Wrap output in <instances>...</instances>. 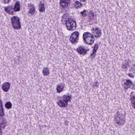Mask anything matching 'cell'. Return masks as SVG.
I'll use <instances>...</instances> for the list:
<instances>
[{
	"label": "cell",
	"instance_id": "9",
	"mask_svg": "<svg viewBox=\"0 0 135 135\" xmlns=\"http://www.w3.org/2000/svg\"><path fill=\"white\" fill-rule=\"evenodd\" d=\"M10 84L9 82H6L2 86V89L4 92H7L8 91L10 88Z\"/></svg>",
	"mask_w": 135,
	"mask_h": 135
},
{
	"label": "cell",
	"instance_id": "2",
	"mask_svg": "<svg viewBox=\"0 0 135 135\" xmlns=\"http://www.w3.org/2000/svg\"><path fill=\"white\" fill-rule=\"evenodd\" d=\"M12 26L14 29L19 30L21 28V23L20 19L17 16H14L11 19Z\"/></svg>",
	"mask_w": 135,
	"mask_h": 135
},
{
	"label": "cell",
	"instance_id": "7",
	"mask_svg": "<svg viewBox=\"0 0 135 135\" xmlns=\"http://www.w3.org/2000/svg\"><path fill=\"white\" fill-rule=\"evenodd\" d=\"M92 32L96 38H98L101 36V31L100 29L94 28L92 30Z\"/></svg>",
	"mask_w": 135,
	"mask_h": 135
},
{
	"label": "cell",
	"instance_id": "20",
	"mask_svg": "<svg viewBox=\"0 0 135 135\" xmlns=\"http://www.w3.org/2000/svg\"><path fill=\"white\" fill-rule=\"evenodd\" d=\"M98 48V45L97 44H96L95 46L94 47V48H93V52L92 53V56L93 57L96 54V51H97V49Z\"/></svg>",
	"mask_w": 135,
	"mask_h": 135
},
{
	"label": "cell",
	"instance_id": "18",
	"mask_svg": "<svg viewBox=\"0 0 135 135\" xmlns=\"http://www.w3.org/2000/svg\"><path fill=\"white\" fill-rule=\"evenodd\" d=\"M131 95L132 96H131V103L133 105V107L134 108V106H135V96L134 92H132V93H131Z\"/></svg>",
	"mask_w": 135,
	"mask_h": 135
},
{
	"label": "cell",
	"instance_id": "24",
	"mask_svg": "<svg viewBox=\"0 0 135 135\" xmlns=\"http://www.w3.org/2000/svg\"><path fill=\"white\" fill-rule=\"evenodd\" d=\"M10 2V0H6V1H4V2L5 3H8Z\"/></svg>",
	"mask_w": 135,
	"mask_h": 135
},
{
	"label": "cell",
	"instance_id": "15",
	"mask_svg": "<svg viewBox=\"0 0 135 135\" xmlns=\"http://www.w3.org/2000/svg\"><path fill=\"white\" fill-rule=\"evenodd\" d=\"M64 89V86L63 85L60 84L57 87L56 90L58 93H60L63 91Z\"/></svg>",
	"mask_w": 135,
	"mask_h": 135
},
{
	"label": "cell",
	"instance_id": "13",
	"mask_svg": "<svg viewBox=\"0 0 135 135\" xmlns=\"http://www.w3.org/2000/svg\"><path fill=\"white\" fill-rule=\"evenodd\" d=\"M70 2L69 0H61L60 1V5L62 7H66L68 6L69 3Z\"/></svg>",
	"mask_w": 135,
	"mask_h": 135
},
{
	"label": "cell",
	"instance_id": "6",
	"mask_svg": "<svg viewBox=\"0 0 135 135\" xmlns=\"http://www.w3.org/2000/svg\"><path fill=\"white\" fill-rule=\"evenodd\" d=\"M79 36V32H74L71 34L70 38V41L72 43H75L77 41Z\"/></svg>",
	"mask_w": 135,
	"mask_h": 135
},
{
	"label": "cell",
	"instance_id": "4",
	"mask_svg": "<svg viewBox=\"0 0 135 135\" xmlns=\"http://www.w3.org/2000/svg\"><path fill=\"white\" fill-rule=\"evenodd\" d=\"M114 118L116 122L119 125H122L124 124L125 121V119L124 116H123L122 114H120L118 112L116 114Z\"/></svg>",
	"mask_w": 135,
	"mask_h": 135
},
{
	"label": "cell",
	"instance_id": "5",
	"mask_svg": "<svg viewBox=\"0 0 135 135\" xmlns=\"http://www.w3.org/2000/svg\"><path fill=\"white\" fill-rule=\"evenodd\" d=\"M71 100V96H64L63 100H60L58 102V104L59 107H64L67 105L68 102L70 101Z\"/></svg>",
	"mask_w": 135,
	"mask_h": 135
},
{
	"label": "cell",
	"instance_id": "10",
	"mask_svg": "<svg viewBox=\"0 0 135 135\" xmlns=\"http://www.w3.org/2000/svg\"><path fill=\"white\" fill-rule=\"evenodd\" d=\"M5 10L6 12H7L8 14L10 15H13L14 14V11L13 8L12 6H8L7 7L5 8Z\"/></svg>",
	"mask_w": 135,
	"mask_h": 135
},
{
	"label": "cell",
	"instance_id": "1",
	"mask_svg": "<svg viewBox=\"0 0 135 135\" xmlns=\"http://www.w3.org/2000/svg\"><path fill=\"white\" fill-rule=\"evenodd\" d=\"M83 38L86 43L90 45L93 44L94 41V38L93 35L88 32H86L84 34Z\"/></svg>",
	"mask_w": 135,
	"mask_h": 135
},
{
	"label": "cell",
	"instance_id": "12",
	"mask_svg": "<svg viewBox=\"0 0 135 135\" xmlns=\"http://www.w3.org/2000/svg\"><path fill=\"white\" fill-rule=\"evenodd\" d=\"M77 51L80 54H85L87 52V50L82 47H80L78 48L77 49Z\"/></svg>",
	"mask_w": 135,
	"mask_h": 135
},
{
	"label": "cell",
	"instance_id": "17",
	"mask_svg": "<svg viewBox=\"0 0 135 135\" xmlns=\"http://www.w3.org/2000/svg\"><path fill=\"white\" fill-rule=\"evenodd\" d=\"M4 115V111L3 110V105L1 101L0 100V116L3 117Z\"/></svg>",
	"mask_w": 135,
	"mask_h": 135
},
{
	"label": "cell",
	"instance_id": "14",
	"mask_svg": "<svg viewBox=\"0 0 135 135\" xmlns=\"http://www.w3.org/2000/svg\"><path fill=\"white\" fill-rule=\"evenodd\" d=\"M20 6L19 2L17 1L15 4V6L14 7V10L15 12H18L20 11Z\"/></svg>",
	"mask_w": 135,
	"mask_h": 135
},
{
	"label": "cell",
	"instance_id": "22",
	"mask_svg": "<svg viewBox=\"0 0 135 135\" xmlns=\"http://www.w3.org/2000/svg\"><path fill=\"white\" fill-rule=\"evenodd\" d=\"M75 7L77 8H80L82 6V4L81 3H80L79 2L76 1L75 3Z\"/></svg>",
	"mask_w": 135,
	"mask_h": 135
},
{
	"label": "cell",
	"instance_id": "16",
	"mask_svg": "<svg viewBox=\"0 0 135 135\" xmlns=\"http://www.w3.org/2000/svg\"><path fill=\"white\" fill-rule=\"evenodd\" d=\"M39 10L40 12H43L45 11L44 4L42 3H40L39 4Z\"/></svg>",
	"mask_w": 135,
	"mask_h": 135
},
{
	"label": "cell",
	"instance_id": "3",
	"mask_svg": "<svg viewBox=\"0 0 135 135\" xmlns=\"http://www.w3.org/2000/svg\"><path fill=\"white\" fill-rule=\"evenodd\" d=\"M65 24L68 29L70 31L75 30L76 27V24L75 21L72 19H68L66 21Z\"/></svg>",
	"mask_w": 135,
	"mask_h": 135
},
{
	"label": "cell",
	"instance_id": "19",
	"mask_svg": "<svg viewBox=\"0 0 135 135\" xmlns=\"http://www.w3.org/2000/svg\"><path fill=\"white\" fill-rule=\"evenodd\" d=\"M42 72H43V75L45 76H47L50 73L49 69L48 68H44V69H43Z\"/></svg>",
	"mask_w": 135,
	"mask_h": 135
},
{
	"label": "cell",
	"instance_id": "25",
	"mask_svg": "<svg viewBox=\"0 0 135 135\" xmlns=\"http://www.w3.org/2000/svg\"><path fill=\"white\" fill-rule=\"evenodd\" d=\"M2 135V131L1 128H0V135Z\"/></svg>",
	"mask_w": 135,
	"mask_h": 135
},
{
	"label": "cell",
	"instance_id": "11",
	"mask_svg": "<svg viewBox=\"0 0 135 135\" xmlns=\"http://www.w3.org/2000/svg\"><path fill=\"white\" fill-rule=\"evenodd\" d=\"M28 8L30 10L29 13L30 14H34V12H35V8L33 5L31 4H29L28 5Z\"/></svg>",
	"mask_w": 135,
	"mask_h": 135
},
{
	"label": "cell",
	"instance_id": "8",
	"mask_svg": "<svg viewBox=\"0 0 135 135\" xmlns=\"http://www.w3.org/2000/svg\"><path fill=\"white\" fill-rule=\"evenodd\" d=\"M132 85V82H131L130 80H127L124 84V89L125 90H127L128 89L131 88Z\"/></svg>",
	"mask_w": 135,
	"mask_h": 135
},
{
	"label": "cell",
	"instance_id": "21",
	"mask_svg": "<svg viewBox=\"0 0 135 135\" xmlns=\"http://www.w3.org/2000/svg\"><path fill=\"white\" fill-rule=\"evenodd\" d=\"M12 107V105L10 102H7L6 104H5V107H6V108H7V109H10Z\"/></svg>",
	"mask_w": 135,
	"mask_h": 135
},
{
	"label": "cell",
	"instance_id": "23",
	"mask_svg": "<svg viewBox=\"0 0 135 135\" xmlns=\"http://www.w3.org/2000/svg\"><path fill=\"white\" fill-rule=\"evenodd\" d=\"M82 15L83 16H86V10H84L83 12H81Z\"/></svg>",
	"mask_w": 135,
	"mask_h": 135
}]
</instances>
